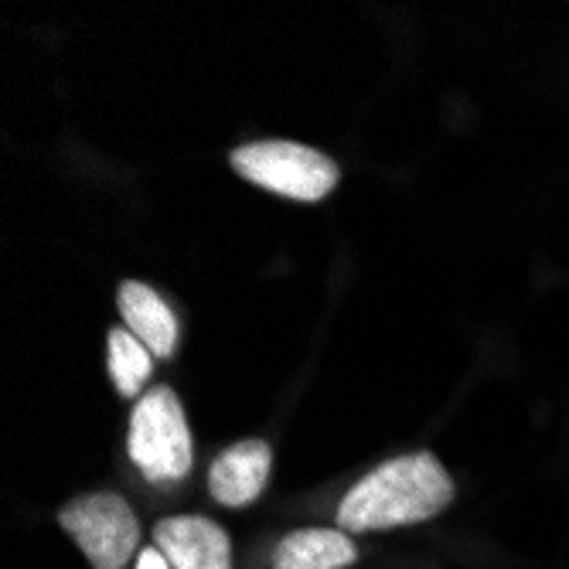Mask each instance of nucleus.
<instances>
[{"mask_svg":"<svg viewBox=\"0 0 569 569\" xmlns=\"http://www.w3.org/2000/svg\"><path fill=\"white\" fill-rule=\"evenodd\" d=\"M453 501V481L443 463L420 450L379 463L338 505L341 532H386L430 522Z\"/></svg>","mask_w":569,"mask_h":569,"instance_id":"1","label":"nucleus"},{"mask_svg":"<svg viewBox=\"0 0 569 569\" xmlns=\"http://www.w3.org/2000/svg\"><path fill=\"white\" fill-rule=\"evenodd\" d=\"M127 453L133 468L153 485H174L191 475V430L171 386H153L137 399L127 430Z\"/></svg>","mask_w":569,"mask_h":569,"instance_id":"2","label":"nucleus"},{"mask_svg":"<svg viewBox=\"0 0 569 569\" xmlns=\"http://www.w3.org/2000/svg\"><path fill=\"white\" fill-rule=\"evenodd\" d=\"M229 164L239 178L303 204L328 198L341 178L328 153L297 140H260L236 147L229 153Z\"/></svg>","mask_w":569,"mask_h":569,"instance_id":"3","label":"nucleus"},{"mask_svg":"<svg viewBox=\"0 0 569 569\" xmlns=\"http://www.w3.org/2000/svg\"><path fill=\"white\" fill-rule=\"evenodd\" d=\"M59 526L86 552L92 569H123L140 546V522L117 491H89L59 511Z\"/></svg>","mask_w":569,"mask_h":569,"instance_id":"4","label":"nucleus"},{"mask_svg":"<svg viewBox=\"0 0 569 569\" xmlns=\"http://www.w3.org/2000/svg\"><path fill=\"white\" fill-rule=\"evenodd\" d=\"M153 546L171 569H232V546L219 522L201 515H171L153 526Z\"/></svg>","mask_w":569,"mask_h":569,"instance_id":"5","label":"nucleus"},{"mask_svg":"<svg viewBox=\"0 0 569 569\" xmlns=\"http://www.w3.org/2000/svg\"><path fill=\"white\" fill-rule=\"evenodd\" d=\"M273 450L267 440H239L226 447L209 468V491L226 508H246L270 485Z\"/></svg>","mask_w":569,"mask_h":569,"instance_id":"6","label":"nucleus"},{"mask_svg":"<svg viewBox=\"0 0 569 569\" xmlns=\"http://www.w3.org/2000/svg\"><path fill=\"white\" fill-rule=\"evenodd\" d=\"M117 307L130 335H137L153 358H171L178 348V318L158 290L140 280H127L117 290Z\"/></svg>","mask_w":569,"mask_h":569,"instance_id":"7","label":"nucleus"},{"mask_svg":"<svg viewBox=\"0 0 569 569\" xmlns=\"http://www.w3.org/2000/svg\"><path fill=\"white\" fill-rule=\"evenodd\" d=\"M358 556L355 542L341 529H300L277 542L273 569H341Z\"/></svg>","mask_w":569,"mask_h":569,"instance_id":"8","label":"nucleus"},{"mask_svg":"<svg viewBox=\"0 0 569 569\" xmlns=\"http://www.w3.org/2000/svg\"><path fill=\"white\" fill-rule=\"evenodd\" d=\"M107 361H110V379L123 399H133L143 392L153 372V351L130 335L127 328H113L107 338Z\"/></svg>","mask_w":569,"mask_h":569,"instance_id":"9","label":"nucleus"},{"mask_svg":"<svg viewBox=\"0 0 569 569\" xmlns=\"http://www.w3.org/2000/svg\"><path fill=\"white\" fill-rule=\"evenodd\" d=\"M137 569H171V562L164 559V552L153 546V549H143L140 559H137Z\"/></svg>","mask_w":569,"mask_h":569,"instance_id":"10","label":"nucleus"}]
</instances>
